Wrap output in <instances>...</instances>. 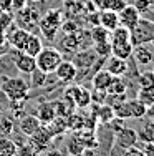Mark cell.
<instances>
[{
	"label": "cell",
	"instance_id": "14",
	"mask_svg": "<svg viewBox=\"0 0 154 156\" xmlns=\"http://www.w3.org/2000/svg\"><path fill=\"white\" fill-rule=\"evenodd\" d=\"M131 57H134L138 65H142V66H148L154 62V53L148 45H136L133 48V55Z\"/></svg>",
	"mask_w": 154,
	"mask_h": 156
},
{
	"label": "cell",
	"instance_id": "38",
	"mask_svg": "<svg viewBox=\"0 0 154 156\" xmlns=\"http://www.w3.org/2000/svg\"><path fill=\"white\" fill-rule=\"evenodd\" d=\"M60 30H63L65 33H73V32L78 30V25H76L73 20H67V22H63V23H61Z\"/></svg>",
	"mask_w": 154,
	"mask_h": 156
},
{
	"label": "cell",
	"instance_id": "34",
	"mask_svg": "<svg viewBox=\"0 0 154 156\" xmlns=\"http://www.w3.org/2000/svg\"><path fill=\"white\" fill-rule=\"evenodd\" d=\"M46 73H43V72H40L38 68L35 70L33 73H32V85H33V88H38V87H43L45 85V81H46Z\"/></svg>",
	"mask_w": 154,
	"mask_h": 156
},
{
	"label": "cell",
	"instance_id": "30",
	"mask_svg": "<svg viewBox=\"0 0 154 156\" xmlns=\"http://www.w3.org/2000/svg\"><path fill=\"white\" fill-rule=\"evenodd\" d=\"M36 154H40V151L30 141L28 143H20V146H17V156H36Z\"/></svg>",
	"mask_w": 154,
	"mask_h": 156
},
{
	"label": "cell",
	"instance_id": "9",
	"mask_svg": "<svg viewBox=\"0 0 154 156\" xmlns=\"http://www.w3.org/2000/svg\"><path fill=\"white\" fill-rule=\"evenodd\" d=\"M13 63H15V66H17L18 72L23 73V75H32V73L36 70V60H35V57L25 53V51H18V53L15 55V60H13Z\"/></svg>",
	"mask_w": 154,
	"mask_h": 156
},
{
	"label": "cell",
	"instance_id": "36",
	"mask_svg": "<svg viewBox=\"0 0 154 156\" xmlns=\"http://www.w3.org/2000/svg\"><path fill=\"white\" fill-rule=\"evenodd\" d=\"M109 126H111V129H113V133H118V131H121V129L124 128V126H126V120H123V118H119V116H115L113 118L111 121H109L108 123Z\"/></svg>",
	"mask_w": 154,
	"mask_h": 156
},
{
	"label": "cell",
	"instance_id": "22",
	"mask_svg": "<svg viewBox=\"0 0 154 156\" xmlns=\"http://www.w3.org/2000/svg\"><path fill=\"white\" fill-rule=\"evenodd\" d=\"M42 48H43L42 38H40L38 35L30 33V35H28V38H27V42H25V45H23V48H22V51L32 55V57H36V55L42 51Z\"/></svg>",
	"mask_w": 154,
	"mask_h": 156
},
{
	"label": "cell",
	"instance_id": "37",
	"mask_svg": "<svg viewBox=\"0 0 154 156\" xmlns=\"http://www.w3.org/2000/svg\"><path fill=\"white\" fill-rule=\"evenodd\" d=\"M134 7L139 10V13H144V12H148L149 10V7H151V0H136V3H133Z\"/></svg>",
	"mask_w": 154,
	"mask_h": 156
},
{
	"label": "cell",
	"instance_id": "25",
	"mask_svg": "<svg viewBox=\"0 0 154 156\" xmlns=\"http://www.w3.org/2000/svg\"><path fill=\"white\" fill-rule=\"evenodd\" d=\"M0 156H17V141L9 136H0Z\"/></svg>",
	"mask_w": 154,
	"mask_h": 156
},
{
	"label": "cell",
	"instance_id": "3",
	"mask_svg": "<svg viewBox=\"0 0 154 156\" xmlns=\"http://www.w3.org/2000/svg\"><path fill=\"white\" fill-rule=\"evenodd\" d=\"M61 23H63V15H61L60 10H48L38 20V28L45 35V38L55 40L58 30L61 28Z\"/></svg>",
	"mask_w": 154,
	"mask_h": 156
},
{
	"label": "cell",
	"instance_id": "8",
	"mask_svg": "<svg viewBox=\"0 0 154 156\" xmlns=\"http://www.w3.org/2000/svg\"><path fill=\"white\" fill-rule=\"evenodd\" d=\"M53 75L56 76V80L61 81V83H71L76 78V75H78V68H76V65L73 62H65L63 60L56 66Z\"/></svg>",
	"mask_w": 154,
	"mask_h": 156
},
{
	"label": "cell",
	"instance_id": "28",
	"mask_svg": "<svg viewBox=\"0 0 154 156\" xmlns=\"http://www.w3.org/2000/svg\"><path fill=\"white\" fill-rule=\"evenodd\" d=\"M96 116H98V120H100L101 123L108 125L109 121L116 116V115H115V108H113L111 105H108V103H103V105L100 106V110H98Z\"/></svg>",
	"mask_w": 154,
	"mask_h": 156
},
{
	"label": "cell",
	"instance_id": "13",
	"mask_svg": "<svg viewBox=\"0 0 154 156\" xmlns=\"http://www.w3.org/2000/svg\"><path fill=\"white\" fill-rule=\"evenodd\" d=\"M106 60H108L106 62V70H108L113 76H124L128 73V70H129L128 60L118 58V57H115V55H109Z\"/></svg>",
	"mask_w": 154,
	"mask_h": 156
},
{
	"label": "cell",
	"instance_id": "18",
	"mask_svg": "<svg viewBox=\"0 0 154 156\" xmlns=\"http://www.w3.org/2000/svg\"><path fill=\"white\" fill-rule=\"evenodd\" d=\"M35 116L38 118L40 121L48 125L50 121H53L55 118H56V111H55V105L53 103H42V105L36 108L35 111Z\"/></svg>",
	"mask_w": 154,
	"mask_h": 156
},
{
	"label": "cell",
	"instance_id": "31",
	"mask_svg": "<svg viewBox=\"0 0 154 156\" xmlns=\"http://www.w3.org/2000/svg\"><path fill=\"white\" fill-rule=\"evenodd\" d=\"M12 22H13V15L9 13V10H0V32L7 33Z\"/></svg>",
	"mask_w": 154,
	"mask_h": 156
},
{
	"label": "cell",
	"instance_id": "35",
	"mask_svg": "<svg viewBox=\"0 0 154 156\" xmlns=\"http://www.w3.org/2000/svg\"><path fill=\"white\" fill-rule=\"evenodd\" d=\"M138 100L142 103V105L148 108L149 105H152L154 103V91H144V90H139L138 93Z\"/></svg>",
	"mask_w": 154,
	"mask_h": 156
},
{
	"label": "cell",
	"instance_id": "17",
	"mask_svg": "<svg viewBox=\"0 0 154 156\" xmlns=\"http://www.w3.org/2000/svg\"><path fill=\"white\" fill-rule=\"evenodd\" d=\"M111 81H113V75L106 68L104 70H98V72L93 75V78H91V83H93L94 90H103V91L108 90V87L111 85Z\"/></svg>",
	"mask_w": 154,
	"mask_h": 156
},
{
	"label": "cell",
	"instance_id": "41",
	"mask_svg": "<svg viewBox=\"0 0 154 156\" xmlns=\"http://www.w3.org/2000/svg\"><path fill=\"white\" fill-rule=\"evenodd\" d=\"M23 7H27V0H12V9L20 10Z\"/></svg>",
	"mask_w": 154,
	"mask_h": 156
},
{
	"label": "cell",
	"instance_id": "11",
	"mask_svg": "<svg viewBox=\"0 0 154 156\" xmlns=\"http://www.w3.org/2000/svg\"><path fill=\"white\" fill-rule=\"evenodd\" d=\"M17 20H18V27L30 32L32 25H35L40 20V15L36 13V10H33V7H23V9L18 10Z\"/></svg>",
	"mask_w": 154,
	"mask_h": 156
},
{
	"label": "cell",
	"instance_id": "6",
	"mask_svg": "<svg viewBox=\"0 0 154 156\" xmlns=\"http://www.w3.org/2000/svg\"><path fill=\"white\" fill-rule=\"evenodd\" d=\"M138 133L136 129L133 128H128V126H124L121 131L116 133V138H115V144L116 148H119V150H128V148L131 146H136L138 144Z\"/></svg>",
	"mask_w": 154,
	"mask_h": 156
},
{
	"label": "cell",
	"instance_id": "10",
	"mask_svg": "<svg viewBox=\"0 0 154 156\" xmlns=\"http://www.w3.org/2000/svg\"><path fill=\"white\" fill-rule=\"evenodd\" d=\"M65 96L71 100L75 103V106H78V108H86L91 103V93L83 87H71Z\"/></svg>",
	"mask_w": 154,
	"mask_h": 156
},
{
	"label": "cell",
	"instance_id": "24",
	"mask_svg": "<svg viewBox=\"0 0 154 156\" xmlns=\"http://www.w3.org/2000/svg\"><path fill=\"white\" fill-rule=\"evenodd\" d=\"M138 88L144 91H154V72L146 70V72L138 75Z\"/></svg>",
	"mask_w": 154,
	"mask_h": 156
},
{
	"label": "cell",
	"instance_id": "49",
	"mask_svg": "<svg viewBox=\"0 0 154 156\" xmlns=\"http://www.w3.org/2000/svg\"><path fill=\"white\" fill-rule=\"evenodd\" d=\"M152 72H154V66H152Z\"/></svg>",
	"mask_w": 154,
	"mask_h": 156
},
{
	"label": "cell",
	"instance_id": "44",
	"mask_svg": "<svg viewBox=\"0 0 154 156\" xmlns=\"http://www.w3.org/2000/svg\"><path fill=\"white\" fill-rule=\"evenodd\" d=\"M146 115H148L151 120H154V103H152V105H149L148 108H146Z\"/></svg>",
	"mask_w": 154,
	"mask_h": 156
},
{
	"label": "cell",
	"instance_id": "27",
	"mask_svg": "<svg viewBox=\"0 0 154 156\" xmlns=\"http://www.w3.org/2000/svg\"><path fill=\"white\" fill-rule=\"evenodd\" d=\"M126 80L123 76H113V81L106 91H108V95H123L126 93Z\"/></svg>",
	"mask_w": 154,
	"mask_h": 156
},
{
	"label": "cell",
	"instance_id": "1",
	"mask_svg": "<svg viewBox=\"0 0 154 156\" xmlns=\"http://www.w3.org/2000/svg\"><path fill=\"white\" fill-rule=\"evenodd\" d=\"M2 91L12 103L25 101L28 98L30 85L22 76H9V78H3L2 81Z\"/></svg>",
	"mask_w": 154,
	"mask_h": 156
},
{
	"label": "cell",
	"instance_id": "46",
	"mask_svg": "<svg viewBox=\"0 0 154 156\" xmlns=\"http://www.w3.org/2000/svg\"><path fill=\"white\" fill-rule=\"evenodd\" d=\"M7 43V35L3 32H0V45H5ZM7 45H9V43H7Z\"/></svg>",
	"mask_w": 154,
	"mask_h": 156
},
{
	"label": "cell",
	"instance_id": "51",
	"mask_svg": "<svg viewBox=\"0 0 154 156\" xmlns=\"http://www.w3.org/2000/svg\"><path fill=\"white\" fill-rule=\"evenodd\" d=\"M33 2H35V0H33Z\"/></svg>",
	"mask_w": 154,
	"mask_h": 156
},
{
	"label": "cell",
	"instance_id": "4",
	"mask_svg": "<svg viewBox=\"0 0 154 156\" xmlns=\"http://www.w3.org/2000/svg\"><path fill=\"white\" fill-rule=\"evenodd\" d=\"M154 35V23L146 18H139V22L131 28V43L133 47L136 45H146L151 42Z\"/></svg>",
	"mask_w": 154,
	"mask_h": 156
},
{
	"label": "cell",
	"instance_id": "12",
	"mask_svg": "<svg viewBox=\"0 0 154 156\" xmlns=\"http://www.w3.org/2000/svg\"><path fill=\"white\" fill-rule=\"evenodd\" d=\"M28 35H30L28 30H25V28H22V27H17V28H13V30H10L7 33V43H9L10 47H13L15 50L22 51V48H23L25 42H27Z\"/></svg>",
	"mask_w": 154,
	"mask_h": 156
},
{
	"label": "cell",
	"instance_id": "2",
	"mask_svg": "<svg viewBox=\"0 0 154 156\" xmlns=\"http://www.w3.org/2000/svg\"><path fill=\"white\" fill-rule=\"evenodd\" d=\"M36 60V68L40 72L46 73V75H51V73L56 70V66L63 62V55L58 48H53V47H43L42 51L35 57Z\"/></svg>",
	"mask_w": 154,
	"mask_h": 156
},
{
	"label": "cell",
	"instance_id": "47",
	"mask_svg": "<svg viewBox=\"0 0 154 156\" xmlns=\"http://www.w3.org/2000/svg\"><path fill=\"white\" fill-rule=\"evenodd\" d=\"M149 43H152V45H154V35H152V38H151V42H149Z\"/></svg>",
	"mask_w": 154,
	"mask_h": 156
},
{
	"label": "cell",
	"instance_id": "21",
	"mask_svg": "<svg viewBox=\"0 0 154 156\" xmlns=\"http://www.w3.org/2000/svg\"><path fill=\"white\" fill-rule=\"evenodd\" d=\"M138 140L141 143H154V120L149 118L148 121L141 125V128L136 129Z\"/></svg>",
	"mask_w": 154,
	"mask_h": 156
},
{
	"label": "cell",
	"instance_id": "19",
	"mask_svg": "<svg viewBox=\"0 0 154 156\" xmlns=\"http://www.w3.org/2000/svg\"><path fill=\"white\" fill-rule=\"evenodd\" d=\"M100 25L104 27L106 30L113 32L119 25L118 12H113V10H101L100 12Z\"/></svg>",
	"mask_w": 154,
	"mask_h": 156
},
{
	"label": "cell",
	"instance_id": "5",
	"mask_svg": "<svg viewBox=\"0 0 154 156\" xmlns=\"http://www.w3.org/2000/svg\"><path fill=\"white\" fill-rule=\"evenodd\" d=\"M115 115L123 118V120H126V118H142L146 115V106L138 98L124 100L123 103L115 106Z\"/></svg>",
	"mask_w": 154,
	"mask_h": 156
},
{
	"label": "cell",
	"instance_id": "15",
	"mask_svg": "<svg viewBox=\"0 0 154 156\" xmlns=\"http://www.w3.org/2000/svg\"><path fill=\"white\" fill-rule=\"evenodd\" d=\"M51 138H53V136L50 135V131H48L46 128H43V126H42L38 131H35L33 135L30 136V143L33 144V146L40 151V153H42V151L46 150V146L50 144Z\"/></svg>",
	"mask_w": 154,
	"mask_h": 156
},
{
	"label": "cell",
	"instance_id": "33",
	"mask_svg": "<svg viewBox=\"0 0 154 156\" xmlns=\"http://www.w3.org/2000/svg\"><path fill=\"white\" fill-rule=\"evenodd\" d=\"M13 128H15V123H13L12 118L3 116L2 120H0V131H2L5 136H10V135H12V133H13Z\"/></svg>",
	"mask_w": 154,
	"mask_h": 156
},
{
	"label": "cell",
	"instance_id": "23",
	"mask_svg": "<svg viewBox=\"0 0 154 156\" xmlns=\"http://www.w3.org/2000/svg\"><path fill=\"white\" fill-rule=\"evenodd\" d=\"M96 7V10H113V12H119L124 5L126 0H91Z\"/></svg>",
	"mask_w": 154,
	"mask_h": 156
},
{
	"label": "cell",
	"instance_id": "40",
	"mask_svg": "<svg viewBox=\"0 0 154 156\" xmlns=\"http://www.w3.org/2000/svg\"><path fill=\"white\" fill-rule=\"evenodd\" d=\"M141 151L146 156H154V143H142Z\"/></svg>",
	"mask_w": 154,
	"mask_h": 156
},
{
	"label": "cell",
	"instance_id": "48",
	"mask_svg": "<svg viewBox=\"0 0 154 156\" xmlns=\"http://www.w3.org/2000/svg\"><path fill=\"white\" fill-rule=\"evenodd\" d=\"M3 110V105H2V101H0V111H2Z\"/></svg>",
	"mask_w": 154,
	"mask_h": 156
},
{
	"label": "cell",
	"instance_id": "39",
	"mask_svg": "<svg viewBox=\"0 0 154 156\" xmlns=\"http://www.w3.org/2000/svg\"><path fill=\"white\" fill-rule=\"evenodd\" d=\"M121 156H146V154L141 151V148H138V146H131V148H128V150H124Z\"/></svg>",
	"mask_w": 154,
	"mask_h": 156
},
{
	"label": "cell",
	"instance_id": "16",
	"mask_svg": "<svg viewBox=\"0 0 154 156\" xmlns=\"http://www.w3.org/2000/svg\"><path fill=\"white\" fill-rule=\"evenodd\" d=\"M20 121V131L23 133L25 136H32L35 131H38L42 128V121L35 116V115H25Z\"/></svg>",
	"mask_w": 154,
	"mask_h": 156
},
{
	"label": "cell",
	"instance_id": "26",
	"mask_svg": "<svg viewBox=\"0 0 154 156\" xmlns=\"http://www.w3.org/2000/svg\"><path fill=\"white\" fill-rule=\"evenodd\" d=\"M90 37L93 43H103V42H109V37H111V32L106 30L101 25H94L90 30Z\"/></svg>",
	"mask_w": 154,
	"mask_h": 156
},
{
	"label": "cell",
	"instance_id": "7",
	"mask_svg": "<svg viewBox=\"0 0 154 156\" xmlns=\"http://www.w3.org/2000/svg\"><path fill=\"white\" fill-rule=\"evenodd\" d=\"M118 17H119V25H123V27H126V28H129V30H131V28H133L134 25L139 22L141 13H139V10L134 5L126 3V5H124L123 9L118 12Z\"/></svg>",
	"mask_w": 154,
	"mask_h": 156
},
{
	"label": "cell",
	"instance_id": "45",
	"mask_svg": "<svg viewBox=\"0 0 154 156\" xmlns=\"http://www.w3.org/2000/svg\"><path fill=\"white\" fill-rule=\"evenodd\" d=\"M13 115H15V120H22V118L25 116V111L23 110H15V113H13Z\"/></svg>",
	"mask_w": 154,
	"mask_h": 156
},
{
	"label": "cell",
	"instance_id": "29",
	"mask_svg": "<svg viewBox=\"0 0 154 156\" xmlns=\"http://www.w3.org/2000/svg\"><path fill=\"white\" fill-rule=\"evenodd\" d=\"M68 150L71 153V156H81V153L85 151V144H83V141L78 135H75L68 141Z\"/></svg>",
	"mask_w": 154,
	"mask_h": 156
},
{
	"label": "cell",
	"instance_id": "20",
	"mask_svg": "<svg viewBox=\"0 0 154 156\" xmlns=\"http://www.w3.org/2000/svg\"><path fill=\"white\" fill-rule=\"evenodd\" d=\"M133 43L131 42H111V55L123 60H128L133 55Z\"/></svg>",
	"mask_w": 154,
	"mask_h": 156
},
{
	"label": "cell",
	"instance_id": "50",
	"mask_svg": "<svg viewBox=\"0 0 154 156\" xmlns=\"http://www.w3.org/2000/svg\"><path fill=\"white\" fill-rule=\"evenodd\" d=\"M36 156H38V154H36Z\"/></svg>",
	"mask_w": 154,
	"mask_h": 156
},
{
	"label": "cell",
	"instance_id": "32",
	"mask_svg": "<svg viewBox=\"0 0 154 156\" xmlns=\"http://www.w3.org/2000/svg\"><path fill=\"white\" fill-rule=\"evenodd\" d=\"M94 51L100 58H108L111 55V42H103V43H94Z\"/></svg>",
	"mask_w": 154,
	"mask_h": 156
},
{
	"label": "cell",
	"instance_id": "43",
	"mask_svg": "<svg viewBox=\"0 0 154 156\" xmlns=\"http://www.w3.org/2000/svg\"><path fill=\"white\" fill-rule=\"evenodd\" d=\"M43 156H65V154L61 153L60 150H50V151H46Z\"/></svg>",
	"mask_w": 154,
	"mask_h": 156
},
{
	"label": "cell",
	"instance_id": "42",
	"mask_svg": "<svg viewBox=\"0 0 154 156\" xmlns=\"http://www.w3.org/2000/svg\"><path fill=\"white\" fill-rule=\"evenodd\" d=\"M12 9V0H0V10H10Z\"/></svg>",
	"mask_w": 154,
	"mask_h": 156
}]
</instances>
